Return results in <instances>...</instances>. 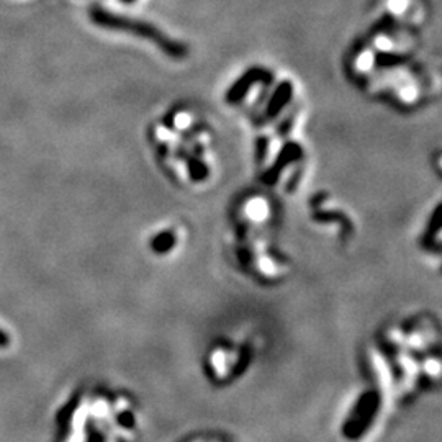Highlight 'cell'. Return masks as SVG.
I'll return each instance as SVG.
<instances>
[{"instance_id": "cell-1", "label": "cell", "mask_w": 442, "mask_h": 442, "mask_svg": "<svg viewBox=\"0 0 442 442\" xmlns=\"http://www.w3.org/2000/svg\"><path fill=\"white\" fill-rule=\"evenodd\" d=\"M374 15L377 17L375 25H388L416 33L426 24L430 6L427 0H377Z\"/></svg>"}, {"instance_id": "cell-2", "label": "cell", "mask_w": 442, "mask_h": 442, "mask_svg": "<svg viewBox=\"0 0 442 442\" xmlns=\"http://www.w3.org/2000/svg\"><path fill=\"white\" fill-rule=\"evenodd\" d=\"M92 19L97 25L105 26V28L128 31V33L140 35V37H142V38L151 39V42H153L154 44H158V46L163 49V51L166 53L167 56L174 57V59H182V57L187 55L185 46H182L181 43H177V42H174V39L167 38L166 35L160 33L158 28H154V26H151L147 24H142V21L123 19V17L111 15V13H107L104 10H93Z\"/></svg>"}, {"instance_id": "cell-3", "label": "cell", "mask_w": 442, "mask_h": 442, "mask_svg": "<svg viewBox=\"0 0 442 442\" xmlns=\"http://www.w3.org/2000/svg\"><path fill=\"white\" fill-rule=\"evenodd\" d=\"M176 234L172 231H164V233H159L151 243V249L156 254H166L171 251V249L176 246Z\"/></svg>"}, {"instance_id": "cell-4", "label": "cell", "mask_w": 442, "mask_h": 442, "mask_svg": "<svg viewBox=\"0 0 442 442\" xmlns=\"http://www.w3.org/2000/svg\"><path fill=\"white\" fill-rule=\"evenodd\" d=\"M8 346V336L3 331H0V347Z\"/></svg>"}, {"instance_id": "cell-5", "label": "cell", "mask_w": 442, "mask_h": 442, "mask_svg": "<svg viewBox=\"0 0 442 442\" xmlns=\"http://www.w3.org/2000/svg\"><path fill=\"white\" fill-rule=\"evenodd\" d=\"M436 166H437V171H439V174L442 176V153L437 156V159H436Z\"/></svg>"}]
</instances>
